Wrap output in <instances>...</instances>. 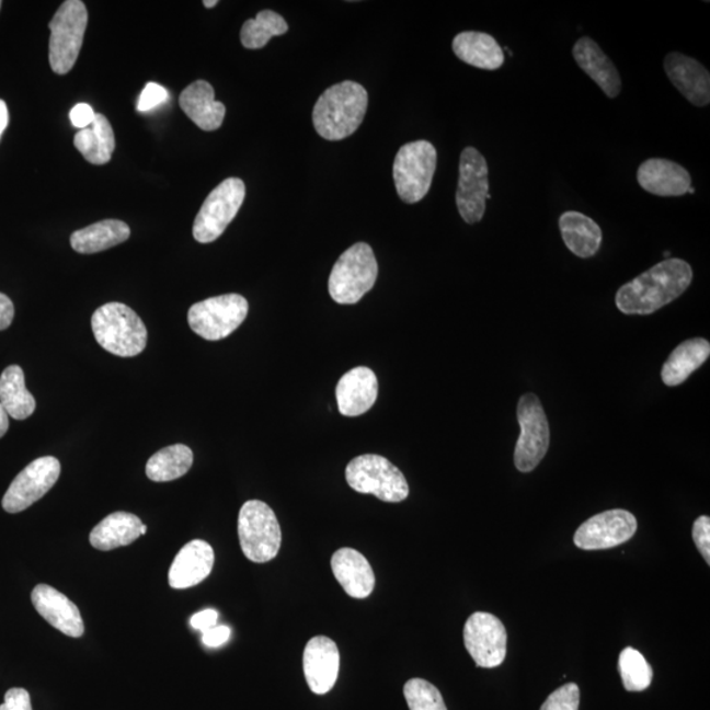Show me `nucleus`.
Here are the masks:
<instances>
[{
	"mask_svg": "<svg viewBox=\"0 0 710 710\" xmlns=\"http://www.w3.org/2000/svg\"><path fill=\"white\" fill-rule=\"evenodd\" d=\"M692 279L688 262L664 260L618 289L617 308L625 314L654 313L686 293Z\"/></svg>",
	"mask_w": 710,
	"mask_h": 710,
	"instance_id": "1",
	"label": "nucleus"
},
{
	"mask_svg": "<svg viewBox=\"0 0 710 710\" xmlns=\"http://www.w3.org/2000/svg\"><path fill=\"white\" fill-rule=\"evenodd\" d=\"M367 105L368 95L364 85L353 81L334 84L314 104V129L328 141L344 140L364 122Z\"/></svg>",
	"mask_w": 710,
	"mask_h": 710,
	"instance_id": "2",
	"label": "nucleus"
},
{
	"mask_svg": "<svg viewBox=\"0 0 710 710\" xmlns=\"http://www.w3.org/2000/svg\"><path fill=\"white\" fill-rule=\"evenodd\" d=\"M92 332L104 351L129 358L147 347L148 331L140 316L123 302H107L91 319Z\"/></svg>",
	"mask_w": 710,
	"mask_h": 710,
	"instance_id": "3",
	"label": "nucleus"
},
{
	"mask_svg": "<svg viewBox=\"0 0 710 710\" xmlns=\"http://www.w3.org/2000/svg\"><path fill=\"white\" fill-rule=\"evenodd\" d=\"M378 278V262L370 245L355 243L334 263L329 294L339 305H355L370 291Z\"/></svg>",
	"mask_w": 710,
	"mask_h": 710,
	"instance_id": "4",
	"label": "nucleus"
},
{
	"mask_svg": "<svg viewBox=\"0 0 710 710\" xmlns=\"http://www.w3.org/2000/svg\"><path fill=\"white\" fill-rule=\"evenodd\" d=\"M89 13L81 0H66L49 23V64L58 76L68 75L81 53Z\"/></svg>",
	"mask_w": 710,
	"mask_h": 710,
	"instance_id": "5",
	"label": "nucleus"
},
{
	"mask_svg": "<svg viewBox=\"0 0 710 710\" xmlns=\"http://www.w3.org/2000/svg\"><path fill=\"white\" fill-rule=\"evenodd\" d=\"M346 480L354 491L377 496L386 503H400L410 495L403 472L375 454L352 459L346 467Z\"/></svg>",
	"mask_w": 710,
	"mask_h": 710,
	"instance_id": "6",
	"label": "nucleus"
},
{
	"mask_svg": "<svg viewBox=\"0 0 710 710\" xmlns=\"http://www.w3.org/2000/svg\"><path fill=\"white\" fill-rule=\"evenodd\" d=\"M239 538L243 556L249 561H273L282 545L280 525L274 511L260 500L243 504L239 515Z\"/></svg>",
	"mask_w": 710,
	"mask_h": 710,
	"instance_id": "7",
	"label": "nucleus"
},
{
	"mask_svg": "<svg viewBox=\"0 0 710 710\" xmlns=\"http://www.w3.org/2000/svg\"><path fill=\"white\" fill-rule=\"evenodd\" d=\"M437 168V150L430 141L403 145L393 162V181L400 199L406 204L423 201L430 193Z\"/></svg>",
	"mask_w": 710,
	"mask_h": 710,
	"instance_id": "8",
	"label": "nucleus"
},
{
	"mask_svg": "<svg viewBox=\"0 0 710 710\" xmlns=\"http://www.w3.org/2000/svg\"><path fill=\"white\" fill-rule=\"evenodd\" d=\"M245 183L240 178H228L204 201L194 221V239L201 243L214 242L226 232L245 201Z\"/></svg>",
	"mask_w": 710,
	"mask_h": 710,
	"instance_id": "9",
	"label": "nucleus"
},
{
	"mask_svg": "<svg viewBox=\"0 0 710 710\" xmlns=\"http://www.w3.org/2000/svg\"><path fill=\"white\" fill-rule=\"evenodd\" d=\"M249 312L248 300L239 294L215 296L196 302L188 311V324L204 340L219 341L232 334Z\"/></svg>",
	"mask_w": 710,
	"mask_h": 710,
	"instance_id": "10",
	"label": "nucleus"
},
{
	"mask_svg": "<svg viewBox=\"0 0 710 710\" xmlns=\"http://www.w3.org/2000/svg\"><path fill=\"white\" fill-rule=\"evenodd\" d=\"M517 419L522 433L515 449L518 471L531 472L541 463L550 445V427L541 400L535 393H525L518 401Z\"/></svg>",
	"mask_w": 710,
	"mask_h": 710,
	"instance_id": "11",
	"label": "nucleus"
},
{
	"mask_svg": "<svg viewBox=\"0 0 710 710\" xmlns=\"http://www.w3.org/2000/svg\"><path fill=\"white\" fill-rule=\"evenodd\" d=\"M491 199L489 164L480 151L467 147L460 153L459 181L456 195L459 215L467 224H477L485 214V202Z\"/></svg>",
	"mask_w": 710,
	"mask_h": 710,
	"instance_id": "12",
	"label": "nucleus"
},
{
	"mask_svg": "<svg viewBox=\"0 0 710 710\" xmlns=\"http://www.w3.org/2000/svg\"><path fill=\"white\" fill-rule=\"evenodd\" d=\"M465 646L478 667L495 668L505 661L506 630L496 616L477 611L466 621Z\"/></svg>",
	"mask_w": 710,
	"mask_h": 710,
	"instance_id": "13",
	"label": "nucleus"
},
{
	"mask_svg": "<svg viewBox=\"0 0 710 710\" xmlns=\"http://www.w3.org/2000/svg\"><path fill=\"white\" fill-rule=\"evenodd\" d=\"M61 476V463L55 457H42L13 479L2 500L5 512L19 513L44 497Z\"/></svg>",
	"mask_w": 710,
	"mask_h": 710,
	"instance_id": "14",
	"label": "nucleus"
},
{
	"mask_svg": "<svg viewBox=\"0 0 710 710\" xmlns=\"http://www.w3.org/2000/svg\"><path fill=\"white\" fill-rule=\"evenodd\" d=\"M637 518L630 512L611 509L591 517L579 526L574 542L582 550H607L633 538Z\"/></svg>",
	"mask_w": 710,
	"mask_h": 710,
	"instance_id": "15",
	"label": "nucleus"
},
{
	"mask_svg": "<svg viewBox=\"0 0 710 710\" xmlns=\"http://www.w3.org/2000/svg\"><path fill=\"white\" fill-rule=\"evenodd\" d=\"M302 668L309 689L325 695L337 682L340 651L331 638L319 635L309 640L302 655Z\"/></svg>",
	"mask_w": 710,
	"mask_h": 710,
	"instance_id": "16",
	"label": "nucleus"
},
{
	"mask_svg": "<svg viewBox=\"0 0 710 710\" xmlns=\"http://www.w3.org/2000/svg\"><path fill=\"white\" fill-rule=\"evenodd\" d=\"M664 71L680 94L696 107L710 103V75L706 66L683 53H668L664 58Z\"/></svg>",
	"mask_w": 710,
	"mask_h": 710,
	"instance_id": "17",
	"label": "nucleus"
},
{
	"mask_svg": "<svg viewBox=\"0 0 710 710\" xmlns=\"http://www.w3.org/2000/svg\"><path fill=\"white\" fill-rule=\"evenodd\" d=\"M32 604L37 614L53 628L71 638L82 637L84 625L75 603L50 585L38 584L32 591Z\"/></svg>",
	"mask_w": 710,
	"mask_h": 710,
	"instance_id": "18",
	"label": "nucleus"
},
{
	"mask_svg": "<svg viewBox=\"0 0 710 710\" xmlns=\"http://www.w3.org/2000/svg\"><path fill=\"white\" fill-rule=\"evenodd\" d=\"M339 411L346 417H357L371 410L378 399V379L371 368L359 366L342 375L335 388Z\"/></svg>",
	"mask_w": 710,
	"mask_h": 710,
	"instance_id": "19",
	"label": "nucleus"
},
{
	"mask_svg": "<svg viewBox=\"0 0 710 710\" xmlns=\"http://www.w3.org/2000/svg\"><path fill=\"white\" fill-rule=\"evenodd\" d=\"M637 180L644 191L663 197L686 195L692 184L688 170L666 158H650L642 162L637 171Z\"/></svg>",
	"mask_w": 710,
	"mask_h": 710,
	"instance_id": "20",
	"label": "nucleus"
},
{
	"mask_svg": "<svg viewBox=\"0 0 710 710\" xmlns=\"http://www.w3.org/2000/svg\"><path fill=\"white\" fill-rule=\"evenodd\" d=\"M215 552L202 539L184 545L171 564L169 584L174 589H186L206 581L214 569Z\"/></svg>",
	"mask_w": 710,
	"mask_h": 710,
	"instance_id": "21",
	"label": "nucleus"
},
{
	"mask_svg": "<svg viewBox=\"0 0 710 710\" xmlns=\"http://www.w3.org/2000/svg\"><path fill=\"white\" fill-rule=\"evenodd\" d=\"M572 56H574L579 68L604 91L605 95L616 98L620 94L622 89L620 72L595 39L579 38L572 49Z\"/></svg>",
	"mask_w": 710,
	"mask_h": 710,
	"instance_id": "22",
	"label": "nucleus"
},
{
	"mask_svg": "<svg viewBox=\"0 0 710 710\" xmlns=\"http://www.w3.org/2000/svg\"><path fill=\"white\" fill-rule=\"evenodd\" d=\"M334 577L353 598H366L373 594L375 575L371 564L358 550L342 548L332 557Z\"/></svg>",
	"mask_w": 710,
	"mask_h": 710,
	"instance_id": "23",
	"label": "nucleus"
},
{
	"mask_svg": "<svg viewBox=\"0 0 710 710\" xmlns=\"http://www.w3.org/2000/svg\"><path fill=\"white\" fill-rule=\"evenodd\" d=\"M180 105L184 114L206 131L219 129L226 117V105L215 101V90L206 81L187 85L180 96Z\"/></svg>",
	"mask_w": 710,
	"mask_h": 710,
	"instance_id": "24",
	"label": "nucleus"
},
{
	"mask_svg": "<svg viewBox=\"0 0 710 710\" xmlns=\"http://www.w3.org/2000/svg\"><path fill=\"white\" fill-rule=\"evenodd\" d=\"M453 51L473 68L497 70L504 64V53L495 38L489 33L467 31L453 39Z\"/></svg>",
	"mask_w": 710,
	"mask_h": 710,
	"instance_id": "25",
	"label": "nucleus"
},
{
	"mask_svg": "<svg viewBox=\"0 0 710 710\" xmlns=\"http://www.w3.org/2000/svg\"><path fill=\"white\" fill-rule=\"evenodd\" d=\"M559 229L562 239L572 253L579 259H591L603 241V232L595 220L576 210H569L559 217Z\"/></svg>",
	"mask_w": 710,
	"mask_h": 710,
	"instance_id": "26",
	"label": "nucleus"
},
{
	"mask_svg": "<svg viewBox=\"0 0 710 710\" xmlns=\"http://www.w3.org/2000/svg\"><path fill=\"white\" fill-rule=\"evenodd\" d=\"M142 522L131 513L115 512L108 515L90 532V543L101 551L128 546L141 537Z\"/></svg>",
	"mask_w": 710,
	"mask_h": 710,
	"instance_id": "27",
	"label": "nucleus"
},
{
	"mask_svg": "<svg viewBox=\"0 0 710 710\" xmlns=\"http://www.w3.org/2000/svg\"><path fill=\"white\" fill-rule=\"evenodd\" d=\"M129 236L130 228L128 224L122 220L107 219L76 230L70 236V243L77 253L94 254L121 245V243L129 239Z\"/></svg>",
	"mask_w": 710,
	"mask_h": 710,
	"instance_id": "28",
	"label": "nucleus"
},
{
	"mask_svg": "<svg viewBox=\"0 0 710 710\" xmlns=\"http://www.w3.org/2000/svg\"><path fill=\"white\" fill-rule=\"evenodd\" d=\"M709 355L710 345L707 340L692 339L682 342L663 365V383L668 387L684 383L697 368L706 364Z\"/></svg>",
	"mask_w": 710,
	"mask_h": 710,
	"instance_id": "29",
	"label": "nucleus"
},
{
	"mask_svg": "<svg viewBox=\"0 0 710 710\" xmlns=\"http://www.w3.org/2000/svg\"><path fill=\"white\" fill-rule=\"evenodd\" d=\"M75 145L85 161L92 164L108 163L115 150L114 129L108 118L96 114L90 127L78 131Z\"/></svg>",
	"mask_w": 710,
	"mask_h": 710,
	"instance_id": "30",
	"label": "nucleus"
},
{
	"mask_svg": "<svg viewBox=\"0 0 710 710\" xmlns=\"http://www.w3.org/2000/svg\"><path fill=\"white\" fill-rule=\"evenodd\" d=\"M0 404L15 420L28 419L35 412L36 400L26 390L22 367L12 365L0 375Z\"/></svg>",
	"mask_w": 710,
	"mask_h": 710,
	"instance_id": "31",
	"label": "nucleus"
},
{
	"mask_svg": "<svg viewBox=\"0 0 710 710\" xmlns=\"http://www.w3.org/2000/svg\"><path fill=\"white\" fill-rule=\"evenodd\" d=\"M194 462V454L186 445L163 447L150 457L147 463V477L153 482H171L186 476Z\"/></svg>",
	"mask_w": 710,
	"mask_h": 710,
	"instance_id": "32",
	"label": "nucleus"
},
{
	"mask_svg": "<svg viewBox=\"0 0 710 710\" xmlns=\"http://www.w3.org/2000/svg\"><path fill=\"white\" fill-rule=\"evenodd\" d=\"M287 31L288 24L279 13L261 11L242 25L241 43L247 49H262L274 36L285 35Z\"/></svg>",
	"mask_w": 710,
	"mask_h": 710,
	"instance_id": "33",
	"label": "nucleus"
},
{
	"mask_svg": "<svg viewBox=\"0 0 710 710\" xmlns=\"http://www.w3.org/2000/svg\"><path fill=\"white\" fill-rule=\"evenodd\" d=\"M618 671H620L625 689L628 692H642L653 682V668L646 657L633 648L621 651L618 657Z\"/></svg>",
	"mask_w": 710,
	"mask_h": 710,
	"instance_id": "34",
	"label": "nucleus"
},
{
	"mask_svg": "<svg viewBox=\"0 0 710 710\" xmlns=\"http://www.w3.org/2000/svg\"><path fill=\"white\" fill-rule=\"evenodd\" d=\"M404 697L410 710H447L438 688L419 677L405 683Z\"/></svg>",
	"mask_w": 710,
	"mask_h": 710,
	"instance_id": "35",
	"label": "nucleus"
},
{
	"mask_svg": "<svg viewBox=\"0 0 710 710\" xmlns=\"http://www.w3.org/2000/svg\"><path fill=\"white\" fill-rule=\"evenodd\" d=\"M581 690L575 683L564 684L552 692L539 710H579Z\"/></svg>",
	"mask_w": 710,
	"mask_h": 710,
	"instance_id": "36",
	"label": "nucleus"
},
{
	"mask_svg": "<svg viewBox=\"0 0 710 710\" xmlns=\"http://www.w3.org/2000/svg\"><path fill=\"white\" fill-rule=\"evenodd\" d=\"M168 98L167 89H163L162 85L154 82H149L145 85L140 99H138L137 110L138 112H148L156 108L157 105L167 102Z\"/></svg>",
	"mask_w": 710,
	"mask_h": 710,
	"instance_id": "37",
	"label": "nucleus"
},
{
	"mask_svg": "<svg viewBox=\"0 0 710 710\" xmlns=\"http://www.w3.org/2000/svg\"><path fill=\"white\" fill-rule=\"evenodd\" d=\"M692 538L697 550L706 559L707 564H710V518L708 516H700L696 519Z\"/></svg>",
	"mask_w": 710,
	"mask_h": 710,
	"instance_id": "38",
	"label": "nucleus"
},
{
	"mask_svg": "<svg viewBox=\"0 0 710 710\" xmlns=\"http://www.w3.org/2000/svg\"><path fill=\"white\" fill-rule=\"evenodd\" d=\"M0 710H32L31 696L23 688H11Z\"/></svg>",
	"mask_w": 710,
	"mask_h": 710,
	"instance_id": "39",
	"label": "nucleus"
},
{
	"mask_svg": "<svg viewBox=\"0 0 710 710\" xmlns=\"http://www.w3.org/2000/svg\"><path fill=\"white\" fill-rule=\"evenodd\" d=\"M95 115L90 104L79 103L70 111V121L76 128L84 129L94 122Z\"/></svg>",
	"mask_w": 710,
	"mask_h": 710,
	"instance_id": "40",
	"label": "nucleus"
},
{
	"mask_svg": "<svg viewBox=\"0 0 710 710\" xmlns=\"http://www.w3.org/2000/svg\"><path fill=\"white\" fill-rule=\"evenodd\" d=\"M230 629L228 627H214L203 631V643L208 648H220L229 640Z\"/></svg>",
	"mask_w": 710,
	"mask_h": 710,
	"instance_id": "41",
	"label": "nucleus"
},
{
	"mask_svg": "<svg viewBox=\"0 0 710 710\" xmlns=\"http://www.w3.org/2000/svg\"><path fill=\"white\" fill-rule=\"evenodd\" d=\"M217 620H219V614L215 609H206L191 617L190 623L196 630L206 631L216 627Z\"/></svg>",
	"mask_w": 710,
	"mask_h": 710,
	"instance_id": "42",
	"label": "nucleus"
},
{
	"mask_svg": "<svg viewBox=\"0 0 710 710\" xmlns=\"http://www.w3.org/2000/svg\"><path fill=\"white\" fill-rule=\"evenodd\" d=\"M13 316H15L13 302L9 296L0 293V331H4V329L11 325Z\"/></svg>",
	"mask_w": 710,
	"mask_h": 710,
	"instance_id": "43",
	"label": "nucleus"
},
{
	"mask_svg": "<svg viewBox=\"0 0 710 710\" xmlns=\"http://www.w3.org/2000/svg\"><path fill=\"white\" fill-rule=\"evenodd\" d=\"M7 125H9V108H7L5 102L0 99V137H2Z\"/></svg>",
	"mask_w": 710,
	"mask_h": 710,
	"instance_id": "44",
	"label": "nucleus"
},
{
	"mask_svg": "<svg viewBox=\"0 0 710 710\" xmlns=\"http://www.w3.org/2000/svg\"><path fill=\"white\" fill-rule=\"evenodd\" d=\"M10 426V416L5 412L2 404H0V438L4 436Z\"/></svg>",
	"mask_w": 710,
	"mask_h": 710,
	"instance_id": "45",
	"label": "nucleus"
},
{
	"mask_svg": "<svg viewBox=\"0 0 710 710\" xmlns=\"http://www.w3.org/2000/svg\"><path fill=\"white\" fill-rule=\"evenodd\" d=\"M217 0H204L203 4L206 7V9H214L215 5H217Z\"/></svg>",
	"mask_w": 710,
	"mask_h": 710,
	"instance_id": "46",
	"label": "nucleus"
},
{
	"mask_svg": "<svg viewBox=\"0 0 710 710\" xmlns=\"http://www.w3.org/2000/svg\"><path fill=\"white\" fill-rule=\"evenodd\" d=\"M147 530H148L147 525H142V528H141V536H144L145 532H147Z\"/></svg>",
	"mask_w": 710,
	"mask_h": 710,
	"instance_id": "47",
	"label": "nucleus"
},
{
	"mask_svg": "<svg viewBox=\"0 0 710 710\" xmlns=\"http://www.w3.org/2000/svg\"><path fill=\"white\" fill-rule=\"evenodd\" d=\"M688 193H689V194H694V193H695V188H694L692 186H690L689 190H688Z\"/></svg>",
	"mask_w": 710,
	"mask_h": 710,
	"instance_id": "48",
	"label": "nucleus"
},
{
	"mask_svg": "<svg viewBox=\"0 0 710 710\" xmlns=\"http://www.w3.org/2000/svg\"><path fill=\"white\" fill-rule=\"evenodd\" d=\"M664 256H666V259L668 260L669 252H664Z\"/></svg>",
	"mask_w": 710,
	"mask_h": 710,
	"instance_id": "49",
	"label": "nucleus"
},
{
	"mask_svg": "<svg viewBox=\"0 0 710 710\" xmlns=\"http://www.w3.org/2000/svg\"><path fill=\"white\" fill-rule=\"evenodd\" d=\"M2 4H3V3H2V2H0V9H2Z\"/></svg>",
	"mask_w": 710,
	"mask_h": 710,
	"instance_id": "50",
	"label": "nucleus"
}]
</instances>
